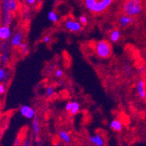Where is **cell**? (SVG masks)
I'll return each mask as SVG.
<instances>
[{
  "instance_id": "7",
  "label": "cell",
  "mask_w": 146,
  "mask_h": 146,
  "mask_svg": "<svg viewBox=\"0 0 146 146\" xmlns=\"http://www.w3.org/2000/svg\"><path fill=\"white\" fill-rule=\"evenodd\" d=\"M137 93L139 98L141 100H145L146 99V88L145 82L143 79H140L137 83L136 86Z\"/></svg>"
},
{
  "instance_id": "15",
  "label": "cell",
  "mask_w": 146,
  "mask_h": 146,
  "mask_svg": "<svg viewBox=\"0 0 146 146\" xmlns=\"http://www.w3.org/2000/svg\"><path fill=\"white\" fill-rule=\"evenodd\" d=\"M58 137L65 143H71V136L68 132L65 130H62L58 132Z\"/></svg>"
},
{
  "instance_id": "10",
  "label": "cell",
  "mask_w": 146,
  "mask_h": 146,
  "mask_svg": "<svg viewBox=\"0 0 146 146\" xmlns=\"http://www.w3.org/2000/svg\"><path fill=\"white\" fill-rule=\"evenodd\" d=\"M11 36V29L7 25H3L0 27V39L6 41Z\"/></svg>"
},
{
  "instance_id": "1",
  "label": "cell",
  "mask_w": 146,
  "mask_h": 146,
  "mask_svg": "<svg viewBox=\"0 0 146 146\" xmlns=\"http://www.w3.org/2000/svg\"><path fill=\"white\" fill-rule=\"evenodd\" d=\"M123 13L130 17H136L143 11L141 0H126L122 5Z\"/></svg>"
},
{
  "instance_id": "30",
  "label": "cell",
  "mask_w": 146,
  "mask_h": 146,
  "mask_svg": "<svg viewBox=\"0 0 146 146\" xmlns=\"http://www.w3.org/2000/svg\"><path fill=\"white\" fill-rule=\"evenodd\" d=\"M30 145V141L29 139H26L25 142L23 143V145H22V146H29Z\"/></svg>"
},
{
  "instance_id": "11",
  "label": "cell",
  "mask_w": 146,
  "mask_h": 146,
  "mask_svg": "<svg viewBox=\"0 0 146 146\" xmlns=\"http://www.w3.org/2000/svg\"><path fill=\"white\" fill-rule=\"evenodd\" d=\"M89 141L96 146H104L105 145V139L100 134H96L90 137Z\"/></svg>"
},
{
  "instance_id": "31",
  "label": "cell",
  "mask_w": 146,
  "mask_h": 146,
  "mask_svg": "<svg viewBox=\"0 0 146 146\" xmlns=\"http://www.w3.org/2000/svg\"><path fill=\"white\" fill-rule=\"evenodd\" d=\"M14 143H15V146L18 145L20 143V140H19V139H18V138H16V139H15V142H14Z\"/></svg>"
},
{
  "instance_id": "29",
  "label": "cell",
  "mask_w": 146,
  "mask_h": 146,
  "mask_svg": "<svg viewBox=\"0 0 146 146\" xmlns=\"http://www.w3.org/2000/svg\"><path fill=\"white\" fill-rule=\"evenodd\" d=\"M36 0H25L26 3L28 4V5H34V4L36 2Z\"/></svg>"
},
{
  "instance_id": "9",
  "label": "cell",
  "mask_w": 146,
  "mask_h": 146,
  "mask_svg": "<svg viewBox=\"0 0 146 146\" xmlns=\"http://www.w3.org/2000/svg\"><path fill=\"white\" fill-rule=\"evenodd\" d=\"M135 21V19L132 17H130L126 15H122L118 18V23L121 28H126V27Z\"/></svg>"
},
{
  "instance_id": "24",
  "label": "cell",
  "mask_w": 146,
  "mask_h": 146,
  "mask_svg": "<svg viewBox=\"0 0 146 146\" xmlns=\"http://www.w3.org/2000/svg\"><path fill=\"white\" fill-rule=\"evenodd\" d=\"M79 21H80V23L83 26H86L88 23V18L84 15H80L79 18Z\"/></svg>"
},
{
  "instance_id": "4",
  "label": "cell",
  "mask_w": 146,
  "mask_h": 146,
  "mask_svg": "<svg viewBox=\"0 0 146 146\" xmlns=\"http://www.w3.org/2000/svg\"><path fill=\"white\" fill-rule=\"evenodd\" d=\"M113 0H100L96 1L94 5H93L92 8L90 11L94 13H100L102 12L105 11L110 5L113 3Z\"/></svg>"
},
{
  "instance_id": "3",
  "label": "cell",
  "mask_w": 146,
  "mask_h": 146,
  "mask_svg": "<svg viewBox=\"0 0 146 146\" xmlns=\"http://www.w3.org/2000/svg\"><path fill=\"white\" fill-rule=\"evenodd\" d=\"M12 0H3L2 3V16H3V23L4 25H10L11 23L12 18H13V15L12 12L9 10V3L11 2Z\"/></svg>"
},
{
  "instance_id": "16",
  "label": "cell",
  "mask_w": 146,
  "mask_h": 146,
  "mask_svg": "<svg viewBox=\"0 0 146 146\" xmlns=\"http://www.w3.org/2000/svg\"><path fill=\"white\" fill-rule=\"evenodd\" d=\"M10 79L9 72L5 68H0V82L6 83Z\"/></svg>"
},
{
  "instance_id": "22",
  "label": "cell",
  "mask_w": 146,
  "mask_h": 146,
  "mask_svg": "<svg viewBox=\"0 0 146 146\" xmlns=\"http://www.w3.org/2000/svg\"><path fill=\"white\" fill-rule=\"evenodd\" d=\"M19 48L21 49V51L23 53V54H27L29 52V48L28 45L25 42H22L21 45L19 46Z\"/></svg>"
},
{
  "instance_id": "2",
  "label": "cell",
  "mask_w": 146,
  "mask_h": 146,
  "mask_svg": "<svg viewBox=\"0 0 146 146\" xmlns=\"http://www.w3.org/2000/svg\"><path fill=\"white\" fill-rule=\"evenodd\" d=\"M95 52L100 58H109L112 53L111 45L106 40H100L95 45Z\"/></svg>"
},
{
  "instance_id": "12",
  "label": "cell",
  "mask_w": 146,
  "mask_h": 146,
  "mask_svg": "<svg viewBox=\"0 0 146 146\" xmlns=\"http://www.w3.org/2000/svg\"><path fill=\"white\" fill-rule=\"evenodd\" d=\"M110 127L111 128L113 131L119 132V131H121L123 130V124L120 120L114 119L113 120V121H110Z\"/></svg>"
},
{
  "instance_id": "5",
  "label": "cell",
  "mask_w": 146,
  "mask_h": 146,
  "mask_svg": "<svg viewBox=\"0 0 146 146\" xmlns=\"http://www.w3.org/2000/svg\"><path fill=\"white\" fill-rule=\"evenodd\" d=\"M65 28L72 32H80L82 29V24L80 21H77L72 19H67L64 23Z\"/></svg>"
},
{
  "instance_id": "19",
  "label": "cell",
  "mask_w": 146,
  "mask_h": 146,
  "mask_svg": "<svg viewBox=\"0 0 146 146\" xmlns=\"http://www.w3.org/2000/svg\"><path fill=\"white\" fill-rule=\"evenodd\" d=\"M0 58H1V62H2V64H5L7 63L9 60L8 51L2 52V54H1V57H0Z\"/></svg>"
},
{
  "instance_id": "32",
  "label": "cell",
  "mask_w": 146,
  "mask_h": 146,
  "mask_svg": "<svg viewBox=\"0 0 146 146\" xmlns=\"http://www.w3.org/2000/svg\"><path fill=\"white\" fill-rule=\"evenodd\" d=\"M145 145H146V141H145Z\"/></svg>"
},
{
  "instance_id": "27",
  "label": "cell",
  "mask_w": 146,
  "mask_h": 146,
  "mask_svg": "<svg viewBox=\"0 0 146 146\" xmlns=\"http://www.w3.org/2000/svg\"><path fill=\"white\" fill-rule=\"evenodd\" d=\"M51 41V36H49V35H46V36H44L43 38V42L46 44H49Z\"/></svg>"
},
{
  "instance_id": "14",
  "label": "cell",
  "mask_w": 146,
  "mask_h": 146,
  "mask_svg": "<svg viewBox=\"0 0 146 146\" xmlns=\"http://www.w3.org/2000/svg\"><path fill=\"white\" fill-rule=\"evenodd\" d=\"M121 32L118 29L113 30L110 34V40L113 43H115V42L119 41L120 38H121Z\"/></svg>"
},
{
  "instance_id": "13",
  "label": "cell",
  "mask_w": 146,
  "mask_h": 146,
  "mask_svg": "<svg viewBox=\"0 0 146 146\" xmlns=\"http://www.w3.org/2000/svg\"><path fill=\"white\" fill-rule=\"evenodd\" d=\"M32 130H33L34 134L36 136H39L40 131V126L39 117L37 115H35V118H33V121H32Z\"/></svg>"
},
{
  "instance_id": "26",
  "label": "cell",
  "mask_w": 146,
  "mask_h": 146,
  "mask_svg": "<svg viewBox=\"0 0 146 146\" xmlns=\"http://www.w3.org/2000/svg\"><path fill=\"white\" fill-rule=\"evenodd\" d=\"M63 74L64 71L62 70H61V69H58L55 72V75H56V77H57V78H62Z\"/></svg>"
},
{
  "instance_id": "23",
  "label": "cell",
  "mask_w": 146,
  "mask_h": 146,
  "mask_svg": "<svg viewBox=\"0 0 146 146\" xmlns=\"http://www.w3.org/2000/svg\"><path fill=\"white\" fill-rule=\"evenodd\" d=\"M9 43H7V42H2V44L0 45V50H2V52H5V51H8L9 50Z\"/></svg>"
},
{
  "instance_id": "6",
  "label": "cell",
  "mask_w": 146,
  "mask_h": 146,
  "mask_svg": "<svg viewBox=\"0 0 146 146\" xmlns=\"http://www.w3.org/2000/svg\"><path fill=\"white\" fill-rule=\"evenodd\" d=\"M20 113L22 116L28 119H33L36 115L35 110L29 105H22L20 108Z\"/></svg>"
},
{
  "instance_id": "8",
  "label": "cell",
  "mask_w": 146,
  "mask_h": 146,
  "mask_svg": "<svg viewBox=\"0 0 146 146\" xmlns=\"http://www.w3.org/2000/svg\"><path fill=\"white\" fill-rule=\"evenodd\" d=\"M23 36H24V35L22 32H15L13 36H12L10 45L13 47H18L19 48V46L23 42Z\"/></svg>"
},
{
  "instance_id": "18",
  "label": "cell",
  "mask_w": 146,
  "mask_h": 146,
  "mask_svg": "<svg viewBox=\"0 0 146 146\" xmlns=\"http://www.w3.org/2000/svg\"><path fill=\"white\" fill-rule=\"evenodd\" d=\"M80 109V105L78 102H72V108L71 113L72 115H76L79 113Z\"/></svg>"
},
{
  "instance_id": "21",
  "label": "cell",
  "mask_w": 146,
  "mask_h": 146,
  "mask_svg": "<svg viewBox=\"0 0 146 146\" xmlns=\"http://www.w3.org/2000/svg\"><path fill=\"white\" fill-rule=\"evenodd\" d=\"M18 7V2L16 0H12L11 2L9 3V10L10 12L15 11Z\"/></svg>"
},
{
  "instance_id": "20",
  "label": "cell",
  "mask_w": 146,
  "mask_h": 146,
  "mask_svg": "<svg viewBox=\"0 0 146 146\" xmlns=\"http://www.w3.org/2000/svg\"><path fill=\"white\" fill-rule=\"evenodd\" d=\"M55 92H56V90L53 86H48L45 88V95L48 97L53 96L55 94Z\"/></svg>"
},
{
  "instance_id": "28",
  "label": "cell",
  "mask_w": 146,
  "mask_h": 146,
  "mask_svg": "<svg viewBox=\"0 0 146 146\" xmlns=\"http://www.w3.org/2000/svg\"><path fill=\"white\" fill-rule=\"evenodd\" d=\"M5 92V86L2 83H0V94H3Z\"/></svg>"
},
{
  "instance_id": "17",
  "label": "cell",
  "mask_w": 146,
  "mask_h": 146,
  "mask_svg": "<svg viewBox=\"0 0 146 146\" xmlns=\"http://www.w3.org/2000/svg\"><path fill=\"white\" fill-rule=\"evenodd\" d=\"M48 17L49 21L53 23H56L59 21V16L58 14L54 11H50L48 14Z\"/></svg>"
},
{
  "instance_id": "25",
  "label": "cell",
  "mask_w": 146,
  "mask_h": 146,
  "mask_svg": "<svg viewBox=\"0 0 146 146\" xmlns=\"http://www.w3.org/2000/svg\"><path fill=\"white\" fill-rule=\"evenodd\" d=\"M72 108V102H69L66 104L65 105V110H66L67 112L71 111Z\"/></svg>"
}]
</instances>
